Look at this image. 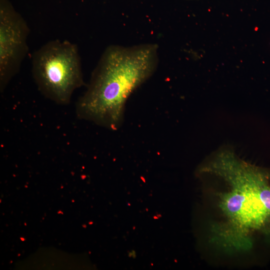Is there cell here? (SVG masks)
Wrapping results in <instances>:
<instances>
[{
    "label": "cell",
    "instance_id": "cell-1",
    "mask_svg": "<svg viewBox=\"0 0 270 270\" xmlns=\"http://www.w3.org/2000/svg\"><path fill=\"white\" fill-rule=\"evenodd\" d=\"M158 46H108L76 105L79 119L112 130L122 126L126 102L132 93L156 71Z\"/></svg>",
    "mask_w": 270,
    "mask_h": 270
},
{
    "label": "cell",
    "instance_id": "cell-2",
    "mask_svg": "<svg viewBox=\"0 0 270 270\" xmlns=\"http://www.w3.org/2000/svg\"><path fill=\"white\" fill-rule=\"evenodd\" d=\"M214 171L228 188L218 194L221 220L212 227V242L228 252H244L253 245V234L270 221L264 202L266 180L254 168L232 158L218 160Z\"/></svg>",
    "mask_w": 270,
    "mask_h": 270
},
{
    "label": "cell",
    "instance_id": "cell-3",
    "mask_svg": "<svg viewBox=\"0 0 270 270\" xmlns=\"http://www.w3.org/2000/svg\"><path fill=\"white\" fill-rule=\"evenodd\" d=\"M32 72L42 94L58 104H68L84 84L78 47L67 40H50L35 51Z\"/></svg>",
    "mask_w": 270,
    "mask_h": 270
},
{
    "label": "cell",
    "instance_id": "cell-4",
    "mask_svg": "<svg viewBox=\"0 0 270 270\" xmlns=\"http://www.w3.org/2000/svg\"><path fill=\"white\" fill-rule=\"evenodd\" d=\"M30 30L8 0H0V91L18 72L27 55Z\"/></svg>",
    "mask_w": 270,
    "mask_h": 270
}]
</instances>
